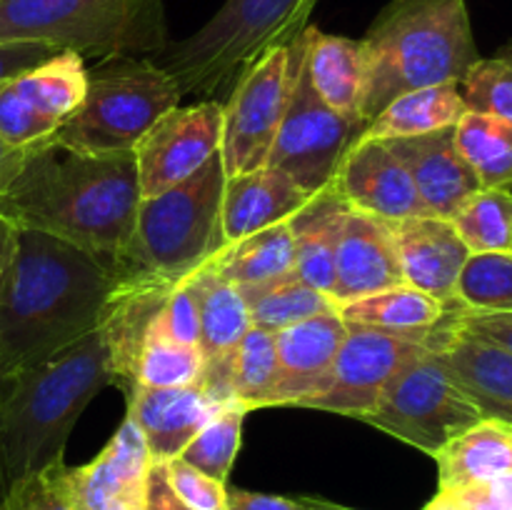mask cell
<instances>
[{"mask_svg": "<svg viewBox=\"0 0 512 510\" xmlns=\"http://www.w3.org/2000/svg\"><path fill=\"white\" fill-rule=\"evenodd\" d=\"M153 328L170 340H178V343L185 345H198V303H195V295L190 290L188 280H180V283L173 285V290L165 298L163 308H160L158 318H155Z\"/></svg>", "mask_w": 512, "mask_h": 510, "instance_id": "cell-41", "label": "cell"}, {"mask_svg": "<svg viewBox=\"0 0 512 510\" xmlns=\"http://www.w3.org/2000/svg\"><path fill=\"white\" fill-rule=\"evenodd\" d=\"M113 385L103 328L0 378V503L23 480L65 463V443L90 400Z\"/></svg>", "mask_w": 512, "mask_h": 510, "instance_id": "cell-3", "label": "cell"}, {"mask_svg": "<svg viewBox=\"0 0 512 510\" xmlns=\"http://www.w3.org/2000/svg\"><path fill=\"white\" fill-rule=\"evenodd\" d=\"M30 148H10L0 140V193L5 190V185L15 178V173L23 165L25 155H28Z\"/></svg>", "mask_w": 512, "mask_h": 510, "instance_id": "cell-48", "label": "cell"}, {"mask_svg": "<svg viewBox=\"0 0 512 510\" xmlns=\"http://www.w3.org/2000/svg\"><path fill=\"white\" fill-rule=\"evenodd\" d=\"M0 510H78L68 488V465L58 463L15 485Z\"/></svg>", "mask_w": 512, "mask_h": 510, "instance_id": "cell-39", "label": "cell"}, {"mask_svg": "<svg viewBox=\"0 0 512 510\" xmlns=\"http://www.w3.org/2000/svg\"><path fill=\"white\" fill-rule=\"evenodd\" d=\"M228 510H308V505L305 498H280L233 488L228 490Z\"/></svg>", "mask_w": 512, "mask_h": 510, "instance_id": "cell-44", "label": "cell"}, {"mask_svg": "<svg viewBox=\"0 0 512 510\" xmlns=\"http://www.w3.org/2000/svg\"><path fill=\"white\" fill-rule=\"evenodd\" d=\"M333 183L350 208L385 223L428 215L408 165L390 140L360 135L340 163Z\"/></svg>", "mask_w": 512, "mask_h": 510, "instance_id": "cell-14", "label": "cell"}, {"mask_svg": "<svg viewBox=\"0 0 512 510\" xmlns=\"http://www.w3.org/2000/svg\"><path fill=\"white\" fill-rule=\"evenodd\" d=\"M225 168L220 150L190 178L150 198H140L128 253L118 260L130 273L180 283L225 248L220 205Z\"/></svg>", "mask_w": 512, "mask_h": 510, "instance_id": "cell-7", "label": "cell"}, {"mask_svg": "<svg viewBox=\"0 0 512 510\" xmlns=\"http://www.w3.org/2000/svg\"><path fill=\"white\" fill-rule=\"evenodd\" d=\"M290 43L270 48L238 78L223 103L220 160L225 175H243L268 165L285 105H288Z\"/></svg>", "mask_w": 512, "mask_h": 510, "instance_id": "cell-11", "label": "cell"}, {"mask_svg": "<svg viewBox=\"0 0 512 510\" xmlns=\"http://www.w3.org/2000/svg\"><path fill=\"white\" fill-rule=\"evenodd\" d=\"M425 510H465V508L453 498V495L445 493V490H440V493L435 495L428 505H425Z\"/></svg>", "mask_w": 512, "mask_h": 510, "instance_id": "cell-50", "label": "cell"}, {"mask_svg": "<svg viewBox=\"0 0 512 510\" xmlns=\"http://www.w3.org/2000/svg\"><path fill=\"white\" fill-rule=\"evenodd\" d=\"M240 290L248 303L253 325L268 330V333H278V330L303 323L315 315L338 313V305L328 293L308 285L295 273Z\"/></svg>", "mask_w": 512, "mask_h": 510, "instance_id": "cell-31", "label": "cell"}, {"mask_svg": "<svg viewBox=\"0 0 512 510\" xmlns=\"http://www.w3.org/2000/svg\"><path fill=\"white\" fill-rule=\"evenodd\" d=\"M423 345L368 325L348 323V335L335 355L330 383L323 393L305 398L300 408L328 410L363 420L378 405L390 380Z\"/></svg>", "mask_w": 512, "mask_h": 510, "instance_id": "cell-12", "label": "cell"}, {"mask_svg": "<svg viewBox=\"0 0 512 510\" xmlns=\"http://www.w3.org/2000/svg\"><path fill=\"white\" fill-rule=\"evenodd\" d=\"M248 408L238 400H225L218 413L200 428V433L185 445L180 458L198 468L210 478L228 483V475L238 458L240 440H243V420Z\"/></svg>", "mask_w": 512, "mask_h": 510, "instance_id": "cell-35", "label": "cell"}, {"mask_svg": "<svg viewBox=\"0 0 512 510\" xmlns=\"http://www.w3.org/2000/svg\"><path fill=\"white\" fill-rule=\"evenodd\" d=\"M470 253L512 250V193L508 188H480L453 218Z\"/></svg>", "mask_w": 512, "mask_h": 510, "instance_id": "cell-34", "label": "cell"}, {"mask_svg": "<svg viewBox=\"0 0 512 510\" xmlns=\"http://www.w3.org/2000/svg\"><path fill=\"white\" fill-rule=\"evenodd\" d=\"M348 335L340 313L315 315L275 333L280 360V383L273 405H300L323 393L330 383L335 355Z\"/></svg>", "mask_w": 512, "mask_h": 510, "instance_id": "cell-21", "label": "cell"}, {"mask_svg": "<svg viewBox=\"0 0 512 510\" xmlns=\"http://www.w3.org/2000/svg\"><path fill=\"white\" fill-rule=\"evenodd\" d=\"M125 270L38 230H20L0 288V378L53 358L98 330Z\"/></svg>", "mask_w": 512, "mask_h": 510, "instance_id": "cell-1", "label": "cell"}, {"mask_svg": "<svg viewBox=\"0 0 512 510\" xmlns=\"http://www.w3.org/2000/svg\"><path fill=\"white\" fill-rule=\"evenodd\" d=\"M315 5L318 0H225L203 28L165 45L153 63L173 75L183 95L233 90L260 55L308 28Z\"/></svg>", "mask_w": 512, "mask_h": 510, "instance_id": "cell-5", "label": "cell"}, {"mask_svg": "<svg viewBox=\"0 0 512 510\" xmlns=\"http://www.w3.org/2000/svg\"><path fill=\"white\" fill-rule=\"evenodd\" d=\"M223 140V103L203 100L165 113L135 145L140 195L150 198L203 168Z\"/></svg>", "mask_w": 512, "mask_h": 510, "instance_id": "cell-13", "label": "cell"}, {"mask_svg": "<svg viewBox=\"0 0 512 510\" xmlns=\"http://www.w3.org/2000/svg\"><path fill=\"white\" fill-rule=\"evenodd\" d=\"M313 198L293 183L278 168L253 170V173L225 178L220 225L225 243L253 235L275 223L290 220L308 200Z\"/></svg>", "mask_w": 512, "mask_h": 510, "instance_id": "cell-23", "label": "cell"}, {"mask_svg": "<svg viewBox=\"0 0 512 510\" xmlns=\"http://www.w3.org/2000/svg\"><path fill=\"white\" fill-rule=\"evenodd\" d=\"M218 275L238 288L268 283L295 273V245L290 220L275 223L253 235L225 243L223 250L208 260Z\"/></svg>", "mask_w": 512, "mask_h": 510, "instance_id": "cell-29", "label": "cell"}, {"mask_svg": "<svg viewBox=\"0 0 512 510\" xmlns=\"http://www.w3.org/2000/svg\"><path fill=\"white\" fill-rule=\"evenodd\" d=\"M365 423L395 435L403 443L435 455L455 435L483 420L440 353L423 345L398 370Z\"/></svg>", "mask_w": 512, "mask_h": 510, "instance_id": "cell-9", "label": "cell"}, {"mask_svg": "<svg viewBox=\"0 0 512 510\" xmlns=\"http://www.w3.org/2000/svg\"><path fill=\"white\" fill-rule=\"evenodd\" d=\"M445 493L453 495L465 510H510L490 493L485 485H468V488H458V490H445Z\"/></svg>", "mask_w": 512, "mask_h": 510, "instance_id": "cell-46", "label": "cell"}, {"mask_svg": "<svg viewBox=\"0 0 512 510\" xmlns=\"http://www.w3.org/2000/svg\"><path fill=\"white\" fill-rule=\"evenodd\" d=\"M153 468L148 443L130 418L110 443L80 468H68V488L78 510H143L148 473Z\"/></svg>", "mask_w": 512, "mask_h": 510, "instance_id": "cell-15", "label": "cell"}, {"mask_svg": "<svg viewBox=\"0 0 512 510\" xmlns=\"http://www.w3.org/2000/svg\"><path fill=\"white\" fill-rule=\"evenodd\" d=\"M163 473L180 503L190 510H228V488L220 480L200 473L183 458L165 460Z\"/></svg>", "mask_w": 512, "mask_h": 510, "instance_id": "cell-40", "label": "cell"}, {"mask_svg": "<svg viewBox=\"0 0 512 510\" xmlns=\"http://www.w3.org/2000/svg\"><path fill=\"white\" fill-rule=\"evenodd\" d=\"M390 145L408 165L428 215L453 220L465 200L483 188L455 145V128L390 140Z\"/></svg>", "mask_w": 512, "mask_h": 510, "instance_id": "cell-22", "label": "cell"}, {"mask_svg": "<svg viewBox=\"0 0 512 510\" xmlns=\"http://www.w3.org/2000/svg\"><path fill=\"white\" fill-rule=\"evenodd\" d=\"M183 280H188L198 303V345L205 358L203 385L218 400H233L228 385L230 358L243 335L253 328L243 290L215 273L210 263L200 265Z\"/></svg>", "mask_w": 512, "mask_h": 510, "instance_id": "cell-17", "label": "cell"}, {"mask_svg": "<svg viewBox=\"0 0 512 510\" xmlns=\"http://www.w3.org/2000/svg\"><path fill=\"white\" fill-rule=\"evenodd\" d=\"M453 308L425 345L438 350L483 418L512 425V353L460 328Z\"/></svg>", "mask_w": 512, "mask_h": 510, "instance_id": "cell-16", "label": "cell"}, {"mask_svg": "<svg viewBox=\"0 0 512 510\" xmlns=\"http://www.w3.org/2000/svg\"><path fill=\"white\" fill-rule=\"evenodd\" d=\"M140 198L135 153L88 155L50 138L28 150L0 193V210L20 230L118 263L128 253Z\"/></svg>", "mask_w": 512, "mask_h": 510, "instance_id": "cell-2", "label": "cell"}, {"mask_svg": "<svg viewBox=\"0 0 512 510\" xmlns=\"http://www.w3.org/2000/svg\"><path fill=\"white\" fill-rule=\"evenodd\" d=\"M10 85L40 118L60 128L83 100L88 65L78 53L60 50L38 68L10 80Z\"/></svg>", "mask_w": 512, "mask_h": 510, "instance_id": "cell-30", "label": "cell"}, {"mask_svg": "<svg viewBox=\"0 0 512 510\" xmlns=\"http://www.w3.org/2000/svg\"><path fill=\"white\" fill-rule=\"evenodd\" d=\"M455 145L483 188L512 185V123L485 113H468L455 125Z\"/></svg>", "mask_w": 512, "mask_h": 510, "instance_id": "cell-32", "label": "cell"}, {"mask_svg": "<svg viewBox=\"0 0 512 510\" xmlns=\"http://www.w3.org/2000/svg\"><path fill=\"white\" fill-rule=\"evenodd\" d=\"M398 248L403 280L443 303L453 305L455 283L468 260V245L460 240L453 220L418 215L390 223Z\"/></svg>", "mask_w": 512, "mask_h": 510, "instance_id": "cell-20", "label": "cell"}, {"mask_svg": "<svg viewBox=\"0 0 512 510\" xmlns=\"http://www.w3.org/2000/svg\"><path fill=\"white\" fill-rule=\"evenodd\" d=\"M218 400L203 383L180 388H145L135 385L128 395V418L143 433L153 463L180 458L185 445L218 413Z\"/></svg>", "mask_w": 512, "mask_h": 510, "instance_id": "cell-19", "label": "cell"}, {"mask_svg": "<svg viewBox=\"0 0 512 510\" xmlns=\"http://www.w3.org/2000/svg\"><path fill=\"white\" fill-rule=\"evenodd\" d=\"M280 383V360L275 348V333L250 328L230 358L228 385L233 400L248 410L273 405Z\"/></svg>", "mask_w": 512, "mask_h": 510, "instance_id": "cell-33", "label": "cell"}, {"mask_svg": "<svg viewBox=\"0 0 512 510\" xmlns=\"http://www.w3.org/2000/svg\"><path fill=\"white\" fill-rule=\"evenodd\" d=\"M305 505H308V510H353V508H345V505H335V503H328V500H318V498H305Z\"/></svg>", "mask_w": 512, "mask_h": 510, "instance_id": "cell-51", "label": "cell"}, {"mask_svg": "<svg viewBox=\"0 0 512 510\" xmlns=\"http://www.w3.org/2000/svg\"><path fill=\"white\" fill-rule=\"evenodd\" d=\"M363 45L368 123L398 95L460 83L480 58L465 0H393L370 25Z\"/></svg>", "mask_w": 512, "mask_h": 510, "instance_id": "cell-4", "label": "cell"}, {"mask_svg": "<svg viewBox=\"0 0 512 510\" xmlns=\"http://www.w3.org/2000/svg\"><path fill=\"white\" fill-rule=\"evenodd\" d=\"M145 510H190L180 503L178 495L168 485L163 473V463H153L148 473V490H145Z\"/></svg>", "mask_w": 512, "mask_h": 510, "instance_id": "cell-45", "label": "cell"}, {"mask_svg": "<svg viewBox=\"0 0 512 510\" xmlns=\"http://www.w3.org/2000/svg\"><path fill=\"white\" fill-rule=\"evenodd\" d=\"M205 358L198 345L165 338L150 328L138 363V385L145 388H180L203 383Z\"/></svg>", "mask_w": 512, "mask_h": 510, "instance_id": "cell-37", "label": "cell"}, {"mask_svg": "<svg viewBox=\"0 0 512 510\" xmlns=\"http://www.w3.org/2000/svg\"><path fill=\"white\" fill-rule=\"evenodd\" d=\"M60 50L48 43H33V40H10V43H0V85L8 80L18 78V75L28 73V70L38 68L40 63L58 55Z\"/></svg>", "mask_w": 512, "mask_h": 510, "instance_id": "cell-42", "label": "cell"}, {"mask_svg": "<svg viewBox=\"0 0 512 510\" xmlns=\"http://www.w3.org/2000/svg\"><path fill=\"white\" fill-rule=\"evenodd\" d=\"M303 65L315 93L338 113L363 118L365 88H368V58L363 40L328 35L315 25L300 33ZM368 123V120H365Z\"/></svg>", "mask_w": 512, "mask_h": 510, "instance_id": "cell-24", "label": "cell"}, {"mask_svg": "<svg viewBox=\"0 0 512 510\" xmlns=\"http://www.w3.org/2000/svg\"><path fill=\"white\" fill-rule=\"evenodd\" d=\"M350 205L338 193L335 183L318 190L298 213L290 218L295 245V275L313 288L330 295L335 275V250Z\"/></svg>", "mask_w": 512, "mask_h": 510, "instance_id": "cell-25", "label": "cell"}, {"mask_svg": "<svg viewBox=\"0 0 512 510\" xmlns=\"http://www.w3.org/2000/svg\"><path fill=\"white\" fill-rule=\"evenodd\" d=\"M455 300L473 313H512V250L470 253L455 283Z\"/></svg>", "mask_w": 512, "mask_h": 510, "instance_id": "cell-36", "label": "cell"}, {"mask_svg": "<svg viewBox=\"0 0 512 510\" xmlns=\"http://www.w3.org/2000/svg\"><path fill=\"white\" fill-rule=\"evenodd\" d=\"M438 463L440 490L485 485L512 470V425L500 420H478L473 428L455 435L433 455Z\"/></svg>", "mask_w": 512, "mask_h": 510, "instance_id": "cell-26", "label": "cell"}, {"mask_svg": "<svg viewBox=\"0 0 512 510\" xmlns=\"http://www.w3.org/2000/svg\"><path fill=\"white\" fill-rule=\"evenodd\" d=\"M485 488H488L490 493H493L495 498L505 505V508L512 510V470L510 473L500 475V478L490 480V483H485Z\"/></svg>", "mask_w": 512, "mask_h": 510, "instance_id": "cell-49", "label": "cell"}, {"mask_svg": "<svg viewBox=\"0 0 512 510\" xmlns=\"http://www.w3.org/2000/svg\"><path fill=\"white\" fill-rule=\"evenodd\" d=\"M288 105L270 150L268 165L288 175L298 188L315 195L335 180L340 163L365 133L368 123L330 108L310 85L303 65V40H290Z\"/></svg>", "mask_w": 512, "mask_h": 510, "instance_id": "cell-10", "label": "cell"}, {"mask_svg": "<svg viewBox=\"0 0 512 510\" xmlns=\"http://www.w3.org/2000/svg\"><path fill=\"white\" fill-rule=\"evenodd\" d=\"M453 320L468 333L490 340L512 353V313H473L458 303L453 308Z\"/></svg>", "mask_w": 512, "mask_h": 510, "instance_id": "cell-43", "label": "cell"}, {"mask_svg": "<svg viewBox=\"0 0 512 510\" xmlns=\"http://www.w3.org/2000/svg\"><path fill=\"white\" fill-rule=\"evenodd\" d=\"M173 75L153 58L113 55L88 68V85L78 108L55 130V143L88 155L133 153L143 135L178 108Z\"/></svg>", "mask_w": 512, "mask_h": 510, "instance_id": "cell-8", "label": "cell"}, {"mask_svg": "<svg viewBox=\"0 0 512 510\" xmlns=\"http://www.w3.org/2000/svg\"><path fill=\"white\" fill-rule=\"evenodd\" d=\"M33 40L80 58H153L168 45L163 0H0V43Z\"/></svg>", "mask_w": 512, "mask_h": 510, "instance_id": "cell-6", "label": "cell"}, {"mask_svg": "<svg viewBox=\"0 0 512 510\" xmlns=\"http://www.w3.org/2000/svg\"><path fill=\"white\" fill-rule=\"evenodd\" d=\"M453 305L443 303L413 285L400 283L395 288L380 290L368 298L343 305L338 308V313L345 323L368 325V328L385 330V333L400 335V338L428 343L430 333L448 318Z\"/></svg>", "mask_w": 512, "mask_h": 510, "instance_id": "cell-27", "label": "cell"}, {"mask_svg": "<svg viewBox=\"0 0 512 510\" xmlns=\"http://www.w3.org/2000/svg\"><path fill=\"white\" fill-rule=\"evenodd\" d=\"M460 93L473 113L512 123V43L493 58H478L460 80Z\"/></svg>", "mask_w": 512, "mask_h": 510, "instance_id": "cell-38", "label": "cell"}, {"mask_svg": "<svg viewBox=\"0 0 512 510\" xmlns=\"http://www.w3.org/2000/svg\"><path fill=\"white\" fill-rule=\"evenodd\" d=\"M18 235L20 228L0 210V288H3L8 270L13 265L15 250H18Z\"/></svg>", "mask_w": 512, "mask_h": 510, "instance_id": "cell-47", "label": "cell"}, {"mask_svg": "<svg viewBox=\"0 0 512 510\" xmlns=\"http://www.w3.org/2000/svg\"><path fill=\"white\" fill-rule=\"evenodd\" d=\"M405 283L393 230L385 220L350 208L335 250L330 298L338 308Z\"/></svg>", "mask_w": 512, "mask_h": 510, "instance_id": "cell-18", "label": "cell"}, {"mask_svg": "<svg viewBox=\"0 0 512 510\" xmlns=\"http://www.w3.org/2000/svg\"><path fill=\"white\" fill-rule=\"evenodd\" d=\"M465 113H468V105L460 93V83L430 85V88L410 90L390 100L370 120L363 135L380 140L415 138V135L455 128Z\"/></svg>", "mask_w": 512, "mask_h": 510, "instance_id": "cell-28", "label": "cell"}]
</instances>
